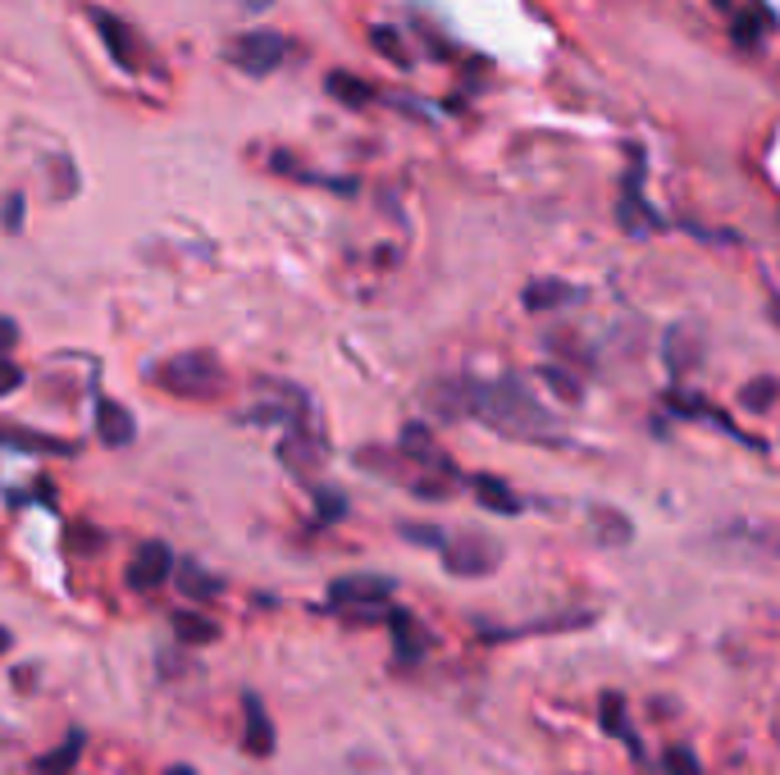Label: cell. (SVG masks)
<instances>
[{
    "label": "cell",
    "mask_w": 780,
    "mask_h": 775,
    "mask_svg": "<svg viewBox=\"0 0 780 775\" xmlns=\"http://www.w3.org/2000/svg\"><path fill=\"white\" fill-rule=\"evenodd\" d=\"M242 711H246V730H242V749L252 757H274V721L256 694H242Z\"/></svg>",
    "instance_id": "52a82bcc"
},
{
    "label": "cell",
    "mask_w": 780,
    "mask_h": 775,
    "mask_svg": "<svg viewBox=\"0 0 780 775\" xmlns=\"http://www.w3.org/2000/svg\"><path fill=\"white\" fill-rule=\"evenodd\" d=\"M174 579H178V588H183V598H193V602H210V598H220V579H215L210 571H201L197 562H183V566H174Z\"/></svg>",
    "instance_id": "7c38bea8"
},
{
    "label": "cell",
    "mask_w": 780,
    "mask_h": 775,
    "mask_svg": "<svg viewBox=\"0 0 780 775\" xmlns=\"http://www.w3.org/2000/svg\"><path fill=\"white\" fill-rule=\"evenodd\" d=\"M402 534H407L411 543H425V547H443V534L439 530H425V524H407Z\"/></svg>",
    "instance_id": "484cf974"
},
{
    "label": "cell",
    "mask_w": 780,
    "mask_h": 775,
    "mask_svg": "<svg viewBox=\"0 0 780 775\" xmlns=\"http://www.w3.org/2000/svg\"><path fill=\"white\" fill-rule=\"evenodd\" d=\"M165 775H197V771H193V766H169Z\"/></svg>",
    "instance_id": "4dcf8cb0"
},
{
    "label": "cell",
    "mask_w": 780,
    "mask_h": 775,
    "mask_svg": "<svg viewBox=\"0 0 780 775\" xmlns=\"http://www.w3.org/2000/svg\"><path fill=\"white\" fill-rule=\"evenodd\" d=\"M667 771L671 775H703V766L694 762L690 749H667Z\"/></svg>",
    "instance_id": "603a6c76"
},
{
    "label": "cell",
    "mask_w": 780,
    "mask_h": 775,
    "mask_svg": "<svg viewBox=\"0 0 780 775\" xmlns=\"http://www.w3.org/2000/svg\"><path fill=\"white\" fill-rule=\"evenodd\" d=\"M475 498L488 507V511H497V516H516L520 511V498L516 492L497 479V475H475Z\"/></svg>",
    "instance_id": "9a60e30c"
},
{
    "label": "cell",
    "mask_w": 780,
    "mask_h": 775,
    "mask_svg": "<svg viewBox=\"0 0 780 775\" xmlns=\"http://www.w3.org/2000/svg\"><path fill=\"white\" fill-rule=\"evenodd\" d=\"M19 343V324L14 320H0V352H10Z\"/></svg>",
    "instance_id": "f1b7e54d"
},
{
    "label": "cell",
    "mask_w": 780,
    "mask_h": 775,
    "mask_svg": "<svg viewBox=\"0 0 780 775\" xmlns=\"http://www.w3.org/2000/svg\"><path fill=\"white\" fill-rule=\"evenodd\" d=\"M776 392H780V388H776L771 379H762V384H754V388H744V407H754V411H767Z\"/></svg>",
    "instance_id": "cb8c5ba5"
},
{
    "label": "cell",
    "mask_w": 780,
    "mask_h": 775,
    "mask_svg": "<svg viewBox=\"0 0 780 775\" xmlns=\"http://www.w3.org/2000/svg\"><path fill=\"white\" fill-rule=\"evenodd\" d=\"M342 511H348V502H342V492H320V516H325V520H338Z\"/></svg>",
    "instance_id": "4316f807"
},
{
    "label": "cell",
    "mask_w": 780,
    "mask_h": 775,
    "mask_svg": "<svg viewBox=\"0 0 780 775\" xmlns=\"http://www.w3.org/2000/svg\"><path fill=\"white\" fill-rule=\"evenodd\" d=\"M78 753H83V730H74L59 749H51L46 757H37V775H69L78 766Z\"/></svg>",
    "instance_id": "e0dca14e"
},
{
    "label": "cell",
    "mask_w": 780,
    "mask_h": 775,
    "mask_svg": "<svg viewBox=\"0 0 780 775\" xmlns=\"http://www.w3.org/2000/svg\"><path fill=\"white\" fill-rule=\"evenodd\" d=\"M174 634H178V643H187V647H206V643L220 639V625H215L210 616H201V611H178V616H174Z\"/></svg>",
    "instance_id": "5bb4252c"
},
{
    "label": "cell",
    "mask_w": 780,
    "mask_h": 775,
    "mask_svg": "<svg viewBox=\"0 0 780 775\" xmlns=\"http://www.w3.org/2000/svg\"><path fill=\"white\" fill-rule=\"evenodd\" d=\"M19 384H23V369H19V365H14L6 352H0V397H6V392H14Z\"/></svg>",
    "instance_id": "d4e9b609"
},
{
    "label": "cell",
    "mask_w": 780,
    "mask_h": 775,
    "mask_svg": "<svg viewBox=\"0 0 780 775\" xmlns=\"http://www.w3.org/2000/svg\"><path fill=\"white\" fill-rule=\"evenodd\" d=\"M284 59H288V42L278 37V33H242L229 46V65L242 69V74H252V78L274 74Z\"/></svg>",
    "instance_id": "5b68a950"
},
{
    "label": "cell",
    "mask_w": 780,
    "mask_h": 775,
    "mask_svg": "<svg viewBox=\"0 0 780 775\" xmlns=\"http://www.w3.org/2000/svg\"><path fill=\"white\" fill-rule=\"evenodd\" d=\"M97 433H101L106 447H129V443L138 439V420H133V411L123 407V401H101Z\"/></svg>",
    "instance_id": "9c48e42d"
},
{
    "label": "cell",
    "mask_w": 780,
    "mask_h": 775,
    "mask_svg": "<svg viewBox=\"0 0 780 775\" xmlns=\"http://www.w3.org/2000/svg\"><path fill=\"white\" fill-rule=\"evenodd\" d=\"M6 229H10V233H19V229H23V197H19V192L6 201Z\"/></svg>",
    "instance_id": "83f0119b"
},
{
    "label": "cell",
    "mask_w": 780,
    "mask_h": 775,
    "mask_svg": "<svg viewBox=\"0 0 780 775\" xmlns=\"http://www.w3.org/2000/svg\"><path fill=\"white\" fill-rule=\"evenodd\" d=\"M393 598V579L388 575H342L329 584V607L333 611H365L374 616V607H384Z\"/></svg>",
    "instance_id": "277c9868"
},
{
    "label": "cell",
    "mask_w": 780,
    "mask_h": 775,
    "mask_svg": "<svg viewBox=\"0 0 780 775\" xmlns=\"http://www.w3.org/2000/svg\"><path fill=\"white\" fill-rule=\"evenodd\" d=\"M594 539H603V543H630V520H620L616 511H594Z\"/></svg>",
    "instance_id": "44dd1931"
},
{
    "label": "cell",
    "mask_w": 780,
    "mask_h": 775,
    "mask_svg": "<svg viewBox=\"0 0 780 775\" xmlns=\"http://www.w3.org/2000/svg\"><path fill=\"white\" fill-rule=\"evenodd\" d=\"M598 711H603V726H607L612 734L630 739V730H626V698H620V694H603ZM630 749H635V757H639V743H635V739H630Z\"/></svg>",
    "instance_id": "d6986e66"
},
{
    "label": "cell",
    "mask_w": 780,
    "mask_h": 775,
    "mask_svg": "<svg viewBox=\"0 0 780 775\" xmlns=\"http://www.w3.org/2000/svg\"><path fill=\"white\" fill-rule=\"evenodd\" d=\"M388 630H393V639H397V657H402V662H420V657H425L429 634L416 625V616L388 611Z\"/></svg>",
    "instance_id": "8fae6325"
},
{
    "label": "cell",
    "mask_w": 780,
    "mask_h": 775,
    "mask_svg": "<svg viewBox=\"0 0 780 775\" xmlns=\"http://www.w3.org/2000/svg\"><path fill=\"white\" fill-rule=\"evenodd\" d=\"M443 566L448 575H461V579H480L488 575L497 562H503V547L484 534H457V539H443Z\"/></svg>",
    "instance_id": "3957f363"
},
{
    "label": "cell",
    "mask_w": 780,
    "mask_h": 775,
    "mask_svg": "<svg viewBox=\"0 0 780 775\" xmlns=\"http://www.w3.org/2000/svg\"><path fill=\"white\" fill-rule=\"evenodd\" d=\"M174 552L165 543H142L133 552V562H129V588H138V594H151V588H161L165 579H174Z\"/></svg>",
    "instance_id": "8992f818"
},
{
    "label": "cell",
    "mask_w": 780,
    "mask_h": 775,
    "mask_svg": "<svg viewBox=\"0 0 780 775\" xmlns=\"http://www.w3.org/2000/svg\"><path fill=\"white\" fill-rule=\"evenodd\" d=\"M10 643H14V634H10L6 625H0V653H10Z\"/></svg>",
    "instance_id": "f546056e"
},
{
    "label": "cell",
    "mask_w": 780,
    "mask_h": 775,
    "mask_svg": "<svg viewBox=\"0 0 780 775\" xmlns=\"http://www.w3.org/2000/svg\"><path fill=\"white\" fill-rule=\"evenodd\" d=\"M461 411L484 420L497 433H507V439H543V433H552V420L543 416V407L516 379L465 384L461 388Z\"/></svg>",
    "instance_id": "6da1fadb"
},
{
    "label": "cell",
    "mask_w": 780,
    "mask_h": 775,
    "mask_svg": "<svg viewBox=\"0 0 780 775\" xmlns=\"http://www.w3.org/2000/svg\"><path fill=\"white\" fill-rule=\"evenodd\" d=\"M97 33H101V42H106V51H110V59H114V65L119 69H138L142 65V59H138V37H133V27L129 23H123V19H114V14H97Z\"/></svg>",
    "instance_id": "ba28073f"
},
{
    "label": "cell",
    "mask_w": 780,
    "mask_h": 775,
    "mask_svg": "<svg viewBox=\"0 0 780 775\" xmlns=\"http://www.w3.org/2000/svg\"><path fill=\"white\" fill-rule=\"evenodd\" d=\"M402 456H411V461H420L425 465V470H448L452 475V465H448V456L439 452V447H433V439H429V429L425 424H407V429H402Z\"/></svg>",
    "instance_id": "30bf717a"
},
{
    "label": "cell",
    "mask_w": 780,
    "mask_h": 775,
    "mask_svg": "<svg viewBox=\"0 0 780 775\" xmlns=\"http://www.w3.org/2000/svg\"><path fill=\"white\" fill-rule=\"evenodd\" d=\"M370 42H374V51H380V55H388L397 69L411 65V55H407V46H402V37L393 33V27H370Z\"/></svg>",
    "instance_id": "ffe728a7"
},
{
    "label": "cell",
    "mask_w": 780,
    "mask_h": 775,
    "mask_svg": "<svg viewBox=\"0 0 780 775\" xmlns=\"http://www.w3.org/2000/svg\"><path fill=\"white\" fill-rule=\"evenodd\" d=\"M539 379H543V384H552V388H557L561 397H571V401H580V384H575V379H567V375H561V369H557V365H543V369H539Z\"/></svg>",
    "instance_id": "7402d4cb"
},
{
    "label": "cell",
    "mask_w": 780,
    "mask_h": 775,
    "mask_svg": "<svg viewBox=\"0 0 780 775\" xmlns=\"http://www.w3.org/2000/svg\"><path fill=\"white\" fill-rule=\"evenodd\" d=\"M325 87H329V97H333V101L352 106V110H361L365 101H374V91H370L361 78H352V74H329Z\"/></svg>",
    "instance_id": "ac0fdd59"
},
{
    "label": "cell",
    "mask_w": 780,
    "mask_h": 775,
    "mask_svg": "<svg viewBox=\"0 0 780 775\" xmlns=\"http://www.w3.org/2000/svg\"><path fill=\"white\" fill-rule=\"evenodd\" d=\"M575 288L571 284H561V278H535V284L525 288V310H552L561 301H571Z\"/></svg>",
    "instance_id": "2e32d148"
},
{
    "label": "cell",
    "mask_w": 780,
    "mask_h": 775,
    "mask_svg": "<svg viewBox=\"0 0 780 775\" xmlns=\"http://www.w3.org/2000/svg\"><path fill=\"white\" fill-rule=\"evenodd\" d=\"M0 443L19 447V452H51V456H69L74 447L51 439V433H33V429H14V424H0Z\"/></svg>",
    "instance_id": "4fadbf2b"
},
{
    "label": "cell",
    "mask_w": 780,
    "mask_h": 775,
    "mask_svg": "<svg viewBox=\"0 0 780 775\" xmlns=\"http://www.w3.org/2000/svg\"><path fill=\"white\" fill-rule=\"evenodd\" d=\"M151 384L169 392V397H187V401H210L220 397L229 375H224V361L215 352H183V356H169L151 369Z\"/></svg>",
    "instance_id": "7a4b0ae2"
}]
</instances>
